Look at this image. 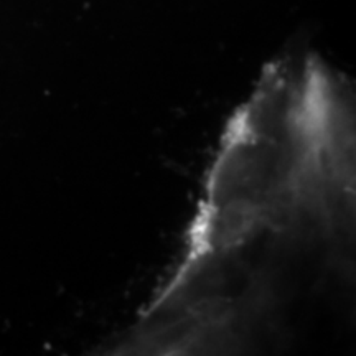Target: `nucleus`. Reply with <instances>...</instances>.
Returning a JSON list of instances; mask_svg holds the SVG:
<instances>
[{
	"label": "nucleus",
	"mask_w": 356,
	"mask_h": 356,
	"mask_svg": "<svg viewBox=\"0 0 356 356\" xmlns=\"http://www.w3.org/2000/svg\"><path fill=\"white\" fill-rule=\"evenodd\" d=\"M356 126L317 55L267 65L229 119L167 284L115 355L312 348L353 312Z\"/></svg>",
	"instance_id": "f257e3e1"
}]
</instances>
